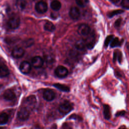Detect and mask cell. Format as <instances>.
<instances>
[{
    "label": "cell",
    "instance_id": "obj_1",
    "mask_svg": "<svg viewBox=\"0 0 129 129\" xmlns=\"http://www.w3.org/2000/svg\"><path fill=\"white\" fill-rule=\"evenodd\" d=\"M20 17L16 15H13L12 16L7 22L8 27L11 29H16L18 28L20 25Z\"/></svg>",
    "mask_w": 129,
    "mask_h": 129
},
{
    "label": "cell",
    "instance_id": "obj_2",
    "mask_svg": "<svg viewBox=\"0 0 129 129\" xmlns=\"http://www.w3.org/2000/svg\"><path fill=\"white\" fill-rule=\"evenodd\" d=\"M73 109L72 103L68 101H64L59 106L58 110L62 114H67Z\"/></svg>",
    "mask_w": 129,
    "mask_h": 129
},
{
    "label": "cell",
    "instance_id": "obj_3",
    "mask_svg": "<svg viewBox=\"0 0 129 129\" xmlns=\"http://www.w3.org/2000/svg\"><path fill=\"white\" fill-rule=\"evenodd\" d=\"M35 9L38 13L43 14L47 11V4L45 2L39 1L35 4Z\"/></svg>",
    "mask_w": 129,
    "mask_h": 129
},
{
    "label": "cell",
    "instance_id": "obj_4",
    "mask_svg": "<svg viewBox=\"0 0 129 129\" xmlns=\"http://www.w3.org/2000/svg\"><path fill=\"white\" fill-rule=\"evenodd\" d=\"M55 75L60 78H65L68 75V69L63 66H59L55 70Z\"/></svg>",
    "mask_w": 129,
    "mask_h": 129
},
{
    "label": "cell",
    "instance_id": "obj_5",
    "mask_svg": "<svg viewBox=\"0 0 129 129\" xmlns=\"http://www.w3.org/2000/svg\"><path fill=\"white\" fill-rule=\"evenodd\" d=\"M88 37H87L85 40L86 47L88 49L92 48L95 44V35L94 33L92 32H90L88 35H87Z\"/></svg>",
    "mask_w": 129,
    "mask_h": 129
},
{
    "label": "cell",
    "instance_id": "obj_6",
    "mask_svg": "<svg viewBox=\"0 0 129 129\" xmlns=\"http://www.w3.org/2000/svg\"><path fill=\"white\" fill-rule=\"evenodd\" d=\"M91 31L90 27L86 24H82L79 26L78 29V33L80 35L87 36Z\"/></svg>",
    "mask_w": 129,
    "mask_h": 129
},
{
    "label": "cell",
    "instance_id": "obj_7",
    "mask_svg": "<svg viewBox=\"0 0 129 129\" xmlns=\"http://www.w3.org/2000/svg\"><path fill=\"white\" fill-rule=\"evenodd\" d=\"M30 113L28 109L22 107L20 109L18 112V117L21 120H26L29 117Z\"/></svg>",
    "mask_w": 129,
    "mask_h": 129
},
{
    "label": "cell",
    "instance_id": "obj_8",
    "mask_svg": "<svg viewBox=\"0 0 129 129\" xmlns=\"http://www.w3.org/2000/svg\"><path fill=\"white\" fill-rule=\"evenodd\" d=\"M43 60L39 56H35L33 57L31 60L32 66L35 68H40L43 64Z\"/></svg>",
    "mask_w": 129,
    "mask_h": 129
},
{
    "label": "cell",
    "instance_id": "obj_9",
    "mask_svg": "<svg viewBox=\"0 0 129 129\" xmlns=\"http://www.w3.org/2000/svg\"><path fill=\"white\" fill-rule=\"evenodd\" d=\"M20 70L24 74H27L30 73L31 70V64L27 61H24L21 63L20 65Z\"/></svg>",
    "mask_w": 129,
    "mask_h": 129
},
{
    "label": "cell",
    "instance_id": "obj_10",
    "mask_svg": "<svg viewBox=\"0 0 129 129\" xmlns=\"http://www.w3.org/2000/svg\"><path fill=\"white\" fill-rule=\"evenodd\" d=\"M25 53V51L22 47H15L12 51V55L16 58H19L22 57Z\"/></svg>",
    "mask_w": 129,
    "mask_h": 129
},
{
    "label": "cell",
    "instance_id": "obj_11",
    "mask_svg": "<svg viewBox=\"0 0 129 129\" xmlns=\"http://www.w3.org/2000/svg\"><path fill=\"white\" fill-rule=\"evenodd\" d=\"M43 97L45 100L47 101H51L54 99L55 94L52 90L50 89H46L43 92Z\"/></svg>",
    "mask_w": 129,
    "mask_h": 129
},
{
    "label": "cell",
    "instance_id": "obj_12",
    "mask_svg": "<svg viewBox=\"0 0 129 129\" xmlns=\"http://www.w3.org/2000/svg\"><path fill=\"white\" fill-rule=\"evenodd\" d=\"M80 14L79 9L76 7H72L69 12V16L73 20L78 19L80 17Z\"/></svg>",
    "mask_w": 129,
    "mask_h": 129
},
{
    "label": "cell",
    "instance_id": "obj_13",
    "mask_svg": "<svg viewBox=\"0 0 129 129\" xmlns=\"http://www.w3.org/2000/svg\"><path fill=\"white\" fill-rule=\"evenodd\" d=\"M3 96L6 100L11 101L15 98L16 95L12 90L10 89H8L5 91L3 94Z\"/></svg>",
    "mask_w": 129,
    "mask_h": 129
},
{
    "label": "cell",
    "instance_id": "obj_14",
    "mask_svg": "<svg viewBox=\"0 0 129 129\" xmlns=\"http://www.w3.org/2000/svg\"><path fill=\"white\" fill-rule=\"evenodd\" d=\"M10 74L8 67L4 64L0 63V77L3 78L8 76Z\"/></svg>",
    "mask_w": 129,
    "mask_h": 129
},
{
    "label": "cell",
    "instance_id": "obj_15",
    "mask_svg": "<svg viewBox=\"0 0 129 129\" xmlns=\"http://www.w3.org/2000/svg\"><path fill=\"white\" fill-rule=\"evenodd\" d=\"M75 46H76V48L78 50H83L86 46L85 40L83 39L78 40L76 43Z\"/></svg>",
    "mask_w": 129,
    "mask_h": 129
},
{
    "label": "cell",
    "instance_id": "obj_16",
    "mask_svg": "<svg viewBox=\"0 0 129 129\" xmlns=\"http://www.w3.org/2000/svg\"><path fill=\"white\" fill-rule=\"evenodd\" d=\"M103 114L104 118L106 119H109L111 117V112L109 106L108 105H103Z\"/></svg>",
    "mask_w": 129,
    "mask_h": 129
},
{
    "label": "cell",
    "instance_id": "obj_17",
    "mask_svg": "<svg viewBox=\"0 0 129 129\" xmlns=\"http://www.w3.org/2000/svg\"><path fill=\"white\" fill-rule=\"evenodd\" d=\"M61 3L58 0H53L50 4L51 8L55 11H57L61 8Z\"/></svg>",
    "mask_w": 129,
    "mask_h": 129
},
{
    "label": "cell",
    "instance_id": "obj_18",
    "mask_svg": "<svg viewBox=\"0 0 129 129\" xmlns=\"http://www.w3.org/2000/svg\"><path fill=\"white\" fill-rule=\"evenodd\" d=\"M53 86L58 90L66 92H69L70 91V88L63 84H61L59 83H55L53 84Z\"/></svg>",
    "mask_w": 129,
    "mask_h": 129
},
{
    "label": "cell",
    "instance_id": "obj_19",
    "mask_svg": "<svg viewBox=\"0 0 129 129\" xmlns=\"http://www.w3.org/2000/svg\"><path fill=\"white\" fill-rule=\"evenodd\" d=\"M26 103L29 106H34L36 103V99L35 96L34 95L28 96L26 99Z\"/></svg>",
    "mask_w": 129,
    "mask_h": 129
},
{
    "label": "cell",
    "instance_id": "obj_20",
    "mask_svg": "<svg viewBox=\"0 0 129 129\" xmlns=\"http://www.w3.org/2000/svg\"><path fill=\"white\" fill-rule=\"evenodd\" d=\"M16 5L18 9L23 10L27 6V2L25 0H17Z\"/></svg>",
    "mask_w": 129,
    "mask_h": 129
},
{
    "label": "cell",
    "instance_id": "obj_21",
    "mask_svg": "<svg viewBox=\"0 0 129 129\" xmlns=\"http://www.w3.org/2000/svg\"><path fill=\"white\" fill-rule=\"evenodd\" d=\"M44 29L47 31L53 32L55 29V27L54 24L50 22H47L45 23L44 25Z\"/></svg>",
    "mask_w": 129,
    "mask_h": 129
},
{
    "label": "cell",
    "instance_id": "obj_22",
    "mask_svg": "<svg viewBox=\"0 0 129 129\" xmlns=\"http://www.w3.org/2000/svg\"><path fill=\"white\" fill-rule=\"evenodd\" d=\"M9 120V116L6 113H2L0 114V124L6 123Z\"/></svg>",
    "mask_w": 129,
    "mask_h": 129
},
{
    "label": "cell",
    "instance_id": "obj_23",
    "mask_svg": "<svg viewBox=\"0 0 129 129\" xmlns=\"http://www.w3.org/2000/svg\"><path fill=\"white\" fill-rule=\"evenodd\" d=\"M124 11L123 10H114L111 12H109L108 14H107V16L109 18H111L113 16H114L115 15H118V14H120L122 13H123Z\"/></svg>",
    "mask_w": 129,
    "mask_h": 129
},
{
    "label": "cell",
    "instance_id": "obj_24",
    "mask_svg": "<svg viewBox=\"0 0 129 129\" xmlns=\"http://www.w3.org/2000/svg\"><path fill=\"white\" fill-rule=\"evenodd\" d=\"M120 44V41L117 37H115L112 39L110 42V46L111 47H114L119 46Z\"/></svg>",
    "mask_w": 129,
    "mask_h": 129
},
{
    "label": "cell",
    "instance_id": "obj_25",
    "mask_svg": "<svg viewBox=\"0 0 129 129\" xmlns=\"http://www.w3.org/2000/svg\"><path fill=\"white\" fill-rule=\"evenodd\" d=\"M34 43V40L32 38H29L23 42V45L26 47H30Z\"/></svg>",
    "mask_w": 129,
    "mask_h": 129
},
{
    "label": "cell",
    "instance_id": "obj_26",
    "mask_svg": "<svg viewBox=\"0 0 129 129\" xmlns=\"http://www.w3.org/2000/svg\"><path fill=\"white\" fill-rule=\"evenodd\" d=\"M89 0H76V4L81 7H84L88 4Z\"/></svg>",
    "mask_w": 129,
    "mask_h": 129
},
{
    "label": "cell",
    "instance_id": "obj_27",
    "mask_svg": "<svg viewBox=\"0 0 129 129\" xmlns=\"http://www.w3.org/2000/svg\"><path fill=\"white\" fill-rule=\"evenodd\" d=\"M113 37V35H109L106 38L104 42V45L105 46H107L109 45V44L111 42Z\"/></svg>",
    "mask_w": 129,
    "mask_h": 129
},
{
    "label": "cell",
    "instance_id": "obj_28",
    "mask_svg": "<svg viewBox=\"0 0 129 129\" xmlns=\"http://www.w3.org/2000/svg\"><path fill=\"white\" fill-rule=\"evenodd\" d=\"M121 5L123 8L128 10L129 9V0H122Z\"/></svg>",
    "mask_w": 129,
    "mask_h": 129
},
{
    "label": "cell",
    "instance_id": "obj_29",
    "mask_svg": "<svg viewBox=\"0 0 129 129\" xmlns=\"http://www.w3.org/2000/svg\"><path fill=\"white\" fill-rule=\"evenodd\" d=\"M121 19H120V18L118 19L117 20H116V21H115V22L114 23L115 26L116 27H118L120 26V25L121 24Z\"/></svg>",
    "mask_w": 129,
    "mask_h": 129
},
{
    "label": "cell",
    "instance_id": "obj_30",
    "mask_svg": "<svg viewBox=\"0 0 129 129\" xmlns=\"http://www.w3.org/2000/svg\"><path fill=\"white\" fill-rule=\"evenodd\" d=\"M125 113V111H119V112H117V113L116 114V116H122V115H123Z\"/></svg>",
    "mask_w": 129,
    "mask_h": 129
},
{
    "label": "cell",
    "instance_id": "obj_31",
    "mask_svg": "<svg viewBox=\"0 0 129 129\" xmlns=\"http://www.w3.org/2000/svg\"><path fill=\"white\" fill-rule=\"evenodd\" d=\"M51 16L52 18H57V15L56 14H55L54 13H52L51 14Z\"/></svg>",
    "mask_w": 129,
    "mask_h": 129
},
{
    "label": "cell",
    "instance_id": "obj_32",
    "mask_svg": "<svg viewBox=\"0 0 129 129\" xmlns=\"http://www.w3.org/2000/svg\"><path fill=\"white\" fill-rule=\"evenodd\" d=\"M120 0H110V2H111L112 3H114V4H117L118 3Z\"/></svg>",
    "mask_w": 129,
    "mask_h": 129
}]
</instances>
